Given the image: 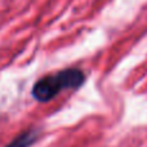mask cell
Masks as SVG:
<instances>
[{
    "instance_id": "cell-1",
    "label": "cell",
    "mask_w": 147,
    "mask_h": 147,
    "mask_svg": "<svg viewBox=\"0 0 147 147\" xmlns=\"http://www.w3.org/2000/svg\"><path fill=\"white\" fill-rule=\"evenodd\" d=\"M84 81H85V75L81 70L65 69L39 79L32 86L31 94L38 102H49L62 90L80 88Z\"/></svg>"
},
{
    "instance_id": "cell-2",
    "label": "cell",
    "mask_w": 147,
    "mask_h": 147,
    "mask_svg": "<svg viewBox=\"0 0 147 147\" xmlns=\"http://www.w3.org/2000/svg\"><path fill=\"white\" fill-rule=\"evenodd\" d=\"M39 137H40V129H38V128L27 129L25 132L20 133L5 147H30L39 140Z\"/></svg>"
}]
</instances>
